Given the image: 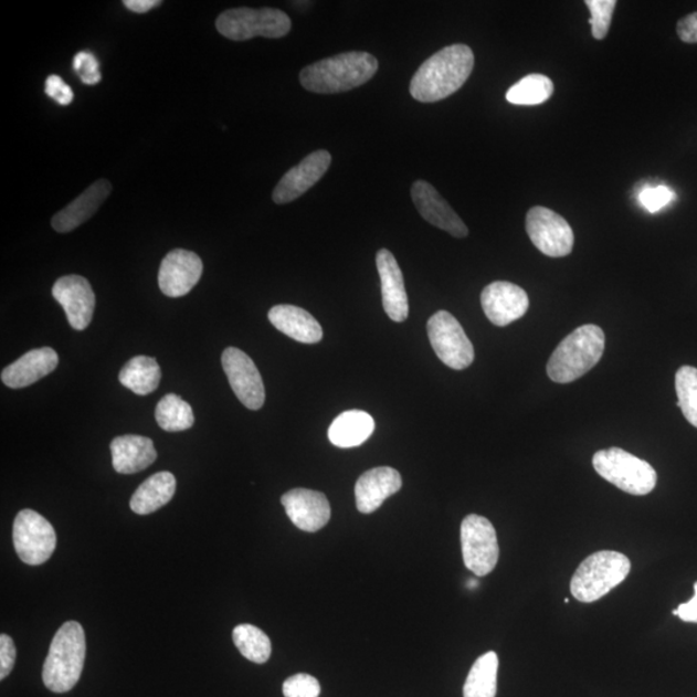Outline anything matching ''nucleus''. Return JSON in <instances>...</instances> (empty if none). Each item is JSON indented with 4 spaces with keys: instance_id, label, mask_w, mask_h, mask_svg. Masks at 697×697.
<instances>
[{
    "instance_id": "1",
    "label": "nucleus",
    "mask_w": 697,
    "mask_h": 697,
    "mask_svg": "<svg viewBox=\"0 0 697 697\" xmlns=\"http://www.w3.org/2000/svg\"><path fill=\"white\" fill-rule=\"evenodd\" d=\"M473 68L474 53L468 45H448L418 68L410 84V94L420 103L441 102L464 86Z\"/></svg>"
},
{
    "instance_id": "2",
    "label": "nucleus",
    "mask_w": 697,
    "mask_h": 697,
    "mask_svg": "<svg viewBox=\"0 0 697 697\" xmlns=\"http://www.w3.org/2000/svg\"><path fill=\"white\" fill-rule=\"evenodd\" d=\"M379 71V61L367 52H345L305 66L300 73L302 86L314 94H341L372 80Z\"/></svg>"
},
{
    "instance_id": "3",
    "label": "nucleus",
    "mask_w": 697,
    "mask_h": 697,
    "mask_svg": "<svg viewBox=\"0 0 697 697\" xmlns=\"http://www.w3.org/2000/svg\"><path fill=\"white\" fill-rule=\"evenodd\" d=\"M606 344L603 329L595 325L581 326L564 337L551 355L547 371L558 384H569L583 378L601 361Z\"/></svg>"
},
{
    "instance_id": "4",
    "label": "nucleus",
    "mask_w": 697,
    "mask_h": 697,
    "mask_svg": "<svg viewBox=\"0 0 697 697\" xmlns=\"http://www.w3.org/2000/svg\"><path fill=\"white\" fill-rule=\"evenodd\" d=\"M86 651V634L78 622L61 626L43 665L44 686L56 694L71 691L82 676Z\"/></svg>"
},
{
    "instance_id": "5",
    "label": "nucleus",
    "mask_w": 697,
    "mask_h": 697,
    "mask_svg": "<svg viewBox=\"0 0 697 697\" xmlns=\"http://www.w3.org/2000/svg\"><path fill=\"white\" fill-rule=\"evenodd\" d=\"M631 570L630 558L619 551H596L587 557L573 573L571 593L579 602L599 601L622 584Z\"/></svg>"
},
{
    "instance_id": "6",
    "label": "nucleus",
    "mask_w": 697,
    "mask_h": 697,
    "mask_svg": "<svg viewBox=\"0 0 697 697\" xmlns=\"http://www.w3.org/2000/svg\"><path fill=\"white\" fill-rule=\"evenodd\" d=\"M593 466L602 478L626 494L645 496L656 487L657 474L653 466L622 448L595 452Z\"/></svg>"
},
{
    "instance_id": "7",
    "label": "nucleus",
    "mask_w": 697,
    "mask_h": 697,
    "mask_svg": "<svg viewBox=\"0 0 697 697\" xmlns=\"http://www.w3.org/2000/svg\"><path fill=\"white\" fill-rule=\"evenodd\" d=\"M293 28L287 14L277 9H233L222 12L217 20L218 32L230 41L244 42L252 38L264 36L279 40Z\"/></svg>"
},
{
    "instance_id": "8",
    "label": "nucleus",
    "mask_w": 697,
    "mask_h": 697,
    "mask_svg": "<svg viewBox=\"0 0 697 697\" xmlns=\"http://www.w3.org/2000/svg\"><path fill=\"white\" fill-rule=\"evenodd\" d=\"M427 336L436 357L452 370H465L474 361V348L458 320L446 310L427 320Z\"/></svg>"
},
{
    "instance_id": "9",
    "label": "nucleus",
    "mask_w": 697,
    "mask_h": 697,
    "mask_svg": "<svg viewBox=\"0 0 697 697\" xmlns=\"http://www.w3.org/2000/svg\"><path fill=\"white\" fill-rule=\"evenodd\" d=\"M13 543L22 562L40 566L55 551L57 536L55 528L40 513L24 509L14 519Z\"/></svg>"
},
{
    "instance_id": "10",
    "label": "nucleus",
    "mask_w": 697,
    "mask_h": 697,
    "mask_svg": "<svg viewBox=\"0 0 697 697\" xmlns=\"http://www.w3.org/2000/svg\"><path fill=\"white\" fill-rule=\"evenodd\" d=\"M460 534L466 569L479 578L492 573L500 557L493 524L485 517L471 515L463 520Z\"/></svg>"
},
{
    "instance_id": "11",
    "label": "nucleus",
    "mask_w": 697,
    "mask_h": 697,
    "mask_svg": "<svg viewBox=\"0 0 697 697\" xmlns=\"http://www.w3.org/2000/svg\"><path fill=\"white\" fill-rule=\"evenodd\" d=\"M526 230L536 249L549 257L569 256L573 249V230L561 214L536 205L527 212Z\"/></svg>"
},
{
    "instance_id": "12",
    "label": "nucleus",
    "mask_w": 697,
    "mask_h": 697,
    "mask_svg": "<svg viewBox=\"0 0 697 697\" xmlns=\"http://www.w3.org/2000/svg\"><path fill=\"white\" fill-rule=\"evenodd\" d=\"M230 387L242 404L257 411L265 403L262 374L252 359L239 348H228L221 357Z\"/></svg>"
},
{
    "instance_id": "13",
    "label": "nucleus",
    "mask_w": 697,
    "mask_h": 697,
    "mask_svg": "<svg viewBox=\"0 0 697 697\" xmlns=\"http://www.w3.org/2000/svg\"><path fill=\"white\" fill-rule=\"evenodd\" d=\"M52 295L63 306L68 324L76 331H83L91 325L96 296L86 278L75 274L65 275L55 283Z\"/></svg>"
},
{
    "instance_id": "14",
    "label": "nucleus",
    "mask_w": 697,
    "mask_h": 697,
    "mask_svg": "<svg viewBox=\"0 0 697 697\" xmlns=\"http://www.w3.org/2000/svg\"><path fill=\"white\" fill-rule=\"evenodd\" d=\"M203 263L194 252L173 250L159 267V288L168 297H182L202 278Z\"/></svg>"
},
{
    "instance_id": "15",
    "label": "nucleus",
    "mask_w": 697,
    "mask_h": 697,
    "mask_svg": "<svg viewBox=\"0 0 697 697\" xmlns=\"http://www.w3.org/2000/svg\"><path fill=\"white\" fill-rule=\"evenodd\" d=\"M331 162L332 157L327 150L311 152L283 176L273 191V201L277 204L296 201L324 178Z\"/></svg>"
},
{
    "instance_id": "16",
    "label": "nucleus",
    "mask_w": 697,
    "mask_h": 697,
    "mask_svg": "<svg viewBox=\"0 0 697 697\" xmlns=\"http://www.w3.org/2000/svg\"><path fill=\"white\" fill-rule=\"evenodd\" d=\"M486 317L497 327H505L525 316L530 306L524 288L510 282H494L480 295Z\"/></svg>"
},
{
    "instance_id": "17",
    "label": "nucleus",
    "mask_w": 697,
    "mask_h": 697,
    "mask_svg": "<svg viewBox=\"0 0 697 697\" xmlns=\"http://www.w3.org/2000/svg\"><path fill=\"white\" fill-rule=\"evenodd\" d=\"M411 197L419 213L429 224L444 230L455 239L468 236L469 229L432 183L416 181L411 188Z\"/></svg>"
},
{
    "instance_id": "18",
    "label": "nucleus",
    "mask_w": 697,
    "mask_h": 697,
    "mask_svg": "<svg viewBox=\"0 0 697 697\" xmlns=\"http://www.w3.org/2000/svg\"><path fill=\"white\" fill-rule=\"evenodd\" d=\"M291 522L306 532H317L331 518V507L327 497L318 492L295 488L282 496Z\"/></svg>"
},
{
    "instance_id": "19",
    "label": "nucleus",
    "mask_w": 697,
    "mask_h": 697,
    "mask_svg": "<svg viewBox=\"0 0 697 697\" xmlns=\"http://www.w3.org/2000/svg\"><path fill=\"white\" fill-rule=\"evenodd\" d=\"M377 266L381 281L382 306L390 319L404 321L409 317L410 306L400 264L392 252L382 249L377 255Z\"/></svg>"
},
{
    "instance_id": "20",
    "label": "nucleus",
    "mask_w": 697,
    "mask_h": 697,
    "mask_svg": "<svg viewBox=\"0 0 697 697\" xmlns=\"http://www.w3.org/2000/svg\"><path fill=\"white\" fill-rule=\"evenodd\" d=\"M402 488V477L389 466H379L362 474L356 485L357 509L363 515L377 511L382 503Z\"/></svg>"
},
{
    "instance_id": "21",
    "label": "nucleus",
    "mask_w": 697,
    "mask_h": 697,
    "mask_svg": "<svg viewBox=\"0 0 697 697\" xmlns=\"http://www.w3.org/2000/svg\"><path fill=\"white\" fill-rule=\"evenodd\" d=\"M109 180L99 179L52 218L51 225L57 233H71L88 221L112 194Z\"/></svg>"
},
{
    "instance_id": "22",
    "label": "nucleus",
    "mask_w": 697,
    "mask_h": 697,
    "mask_svg": "<svg viewBox=\"0 0 697 697\" xmlns=\"http://www.w3.org/2000/svg\"><path fill=\"white\" fill-rule=\"evenodd\" d=\"M59 366V356L52 348L30 350L17 362L2 371L3 384L11 389H21L47 377Z\"/></svg>"
},
{
    "instance_id": "23",
    "label": "nucleus",
    "mask_w": 697,
    "mask_h": 697,
    "mask_svg": "<svg viewBox=\"0 0 697 697\" xmlns=\"http://www.w3.org/2000/svg\"><path fill=\"white\" fill-rule=\"evenodd\" d=\"M113 468L120 474H135L149 468L157 460L155 443L147 436L120 435L110 444Z\"/></svg>"
},
{
    "instance_id": "24",
    "label": "nucleus",
    "mask_w": 697,
    "mask_h": 697,
    "mask_svg": "<svg viewBox=\"0 0 697 697\" xmlns=\"http://www.w3.org/2000/svg\"><path fill=\"white\" fill-rule=\"evenodd\" d=\"M271 324L282 334L303 344H317L324 337L318 320L298 306L277 305L270 311Z\"/></svg>"
},
{
    "instance_id": "25",
    "label": "nucleus",
    "mask_w": 697,
    "mask_h": 697,
    "mask_svg": "<svg viewBox=\"0 0 697 697\" xmlns=\"http://www.w3.org/2000/svg\"><path fill=\"white\" fill-rule=\"evenodd\" d=\"M374 431L370 413L359 410L342 412L328 429V439L335 446L351 448L361 446Z\"/></svg>"
},
{
    "instance_id": "26",
    "label": "nucleus",
    "mask_w": 697,
    "mask_h": 697,
    "mask_svg": "<svg viewBox=\"0 0 697 697\" xmlns=\"http://www.w3.org/2000/svg\"><path fill=\"white\" fill-rule=\"evenodd\" d=\"M176 493V478L170 472H160L151 476L136 489L133 496L131 509L136 515L147 516L155 513L172 500Z\"/></svg>"
},
{
    "instance_id": "27",
    "label": "nucleus",
    "mask_w": 697,
    "mask_h": 697,
    "mask_svg": "<svg viewBox=\"0 0 697 697\" xmlns=\"http://www.w3.org/2000/svg\"><path fill=\"white\" fill-rule=\"evenodd\" d=\"M162 371L155 358L137 356L119 373L120 384L137 395H148L159 387Z\"/></svg>"
},
{
    "instance_id": "28",
    "label": "nucleus",
    "mask_w": 697,
    "mask_h": 697,
    "mask_svg": "<svg viewBox=\"0 0 697 697\" xmlns=\"http://www.w3.org/2000/svg\"><path fill=\"white\" fill-rule=\"evenodd\" d=\"M499 657L494 651L482 655L472 666L464 685V697H495Z\"/></svg>"
},
{
    "instance_id": "29",
    "label": "nucleus",
    "mask_w": 697,
    "mask_h": 697,
    "mask_svg": "<svg viewBox=\"0 0 697 697\" xmlns=\"http://www.w3.org/2000/svg\"><path fill=\"white\" fill-rule=\"evenodd\" d=\"M156 419L166 432H183L194 425L193 409L176 394H167L158 402Z\"/></svg>"
},
{
    "instance_id": "30",
    "label": "nucleus",
    "mask_w": 697,
    "mask_h": 697,
    "mask_svg": "<svg viewBox=\"0 0 697 697\" xmlns=\"http://www.w3.org/2000/svg\"><path fill=\"white\" fill-rule=\"evenodd\" d=\"M555 84L547 75L530 74L524 76L507 92V99L513 105H540L553 95Z\"/></svg>"
},
{
    "instance_id": "31",
    "label": "nucleus",
    "mask_w": 697,
    "mask_h": 697,
    "mask_svg": "<svg viewBox=\"0 0 697 697\" xmlns=\"http://www.w3.org/2000/svg\"><path fill=\"white\" fill-rule=\"evenodd\" d=\"M233 641L240 653L247 661L264 664L272 655V642L270 637L257 626L242 624L234 627Z\"/></svg>"
},
{
    "instance_id": "32",
    "label": "nucleus",
    "mask_w": 697,
    "mask_h": 697,
    "mask_svg": "<svg viewBox=\"0 0 697 697\" xmlns=\"http://www.w3.org/2000/svg\"><path fill=\"white\" fill-rule=\"evenodd\" d=\"M677 405L689 424L697 427V369L684 366L676 373Z\"/></svg>"
},
{
    "instance_id": "33",
    "label": "nucleus",
    "mask_w": 697,
    "mask_h": 697,
    "mask_svg": "<svg viewBox=\"0 0 697 697\" xmlns=\"http://www.w3.org/2000/svg\"><path fill=\"white\" fill-rule=\"evenodd\" d=\"M585 4L592 14L589 24L592 27L593 38L602 41L610 32L612 14L615 12L617 2L616 0H587Z\"/></svg>"
},
{
    "instance_id": "34",
    "label": "nucleus",
    "mask_w": 697,
    "mask_h": 697,
    "mask_svg": "<svg viewBox=\"0 0 697 697\" xmlns=\"http://www.w3.org/2000/svg\"><path fill=\"white\" fill-rule=\"evenodd\" d=\"M283 695L285 697H318L320 695V685L318 679L310 676V674L298 673L285 680Z\"/></svg>"
},
{
    "instance_id": "35",
    "label": "nucleus",
    "mask_w": 697,
    "mask_h": 697,
    "mask_svg": "<svg viewBox=\"0 0 697 697\" xmlns=\"http://www.w3.org/2000/svg\"><path fill=\"white\" fill-rule=\"evenodd\" d=\"M73 67L84 84L95 86V84L102 82V73H99L98 61L88 51L76 53L73 61Z\"/></svg>"
},
{
    "instance_id": "36",
    "label": "nucleus",
    "mask_w": 697,
    "mask_h": 697,
    "mask_svg": "<svg viewBox=\"0 0 697 697\" xmlns=\"http://www.w3.org/2000/svg\"><path fill=\"white\" fill-rule=\"evenodd\" d=\"M674 198L673 191L666 187L647 188L642 191L640 202L650 212L662 210Z\"/></svg>"
},
{
    "instance_id": "37",
    "label": "nucleus",
    "mask_w": 697,
    "mask_h": 697,
    "mask_svg": "<svg viewBox=\"0 0 697 697\" xmlns=\"http://www.w3.org/2000/svg\"><path fill=\"white\" fill-rule=\"evenodd\" d=\"M45 94L63 106L71 105L74 99L73 89L59 75H50L45 80Z\"/></svg>"
},
{
    "instance_id": "38",
    "label": "nucleus",
    "mask_w": 697,
    "mask_h": 697,
    "mask_svg": "<svg viewBox=\"0 0 697 697\" xmlns=\"http://www.w3.org/2000/svg\"><path fill=\"white\" fill-rule=\"evenodd\" d=\"M17 647L10 635H0V679H6L17 663Z\"/></svg>"
},
{
    "instance_id": "39",
    "label": "nucleus",
    "mask_w": 697,
    "mask_h": 697,
    "mask_svg": "<svg viewBox=\"0 0 697 697\" xmlns=\"http://www.w3.org/2000/svg\"><path fill=\"white\" fill-rule=\"evenodd\" d=\"M677 34L682 42L688 44L697 43V12L687 14L677 24Z\"/></svg>"
},
{
    "instance_id": "40",
    "label": "nucleus",
    "mask_w": 697,
    "mask_h": 697,
    "mask_svg": "<svg viewBox=\"0 0 697 697\" xmlns=\"http://www.w3.org/2000/svg\"><path fill=\"white\" fill-rule=\"evenodd\" d=\"M695 595L687 603H682L678 606V616L682 622L696 623L697 624V581L694 585Z\"/></svg>"
},
{
    "instance_id": "41",
    "label": "nucleus",
    "mask_w": 697,
    "mask_h": 697,
    "mask_svg": "<svg viewBox=\"0 0 697 697\" xmlns=\"http://www.w3.org/2000/svg\"><path fill=\"white\" fill-rule=\"evenodd\" d=\"M126 9L135 13H147L162 6L160 0H125Z\"/></svg>"
},
{
    "instance_id": "42",
    "label": "nucleus",
    "mask_w": 697,
    "mask_h": 697,
    "mask_svg": "<svg viewBox=\"0 0 697 697\" xmlns=\"http://www.w3.org/2000/svg\"><path fill=\"white\" fill-rule=\"evenodd\" d=\"M673 615L674 616H678V610L677 609L673 611Z\"/></svg>"
}]
</instances>
